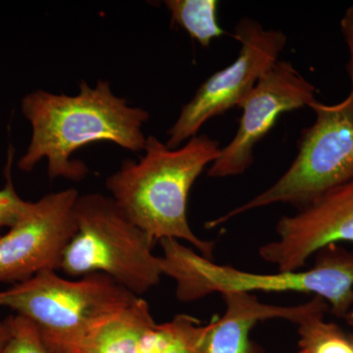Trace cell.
Masks as SVG:
<instances>
[{"label": "cell", "instance_id": "cell-1", "mask_svg": "<svg viewBox=\"0 0 353 353\" xmlns=\"http://www.w3.org/2000/svg\"><path fill=\"white\" fill-rule=\"evenodd\" d=\"M79 88L76 95L37 90L23 97L21 111L31 125L32 136L18 160L19 170L31 172L46 158L50 179L77 182L88 174L87 165L72 158L83 146L110 141L130 152H143L148 111L114 94L108 81H99L95 88L83 81Z\"/></svg>", "mask_w": 353, "mask_h": 353}, {"label": "cell", "instance_id": "cell-2", "mask_svg": "<svg viewBox=\"0 0 353 353\" xmlns=\"http://www.w3.org/2000/svg\"><path fill=\"white\" fill-rule=\"evenodd\" d=\"M221 148L206 134H196L175 150L150 136L145 154L138 161L124 160L106 179V189L127 217L155 243L185 241L213 260L214 243L202 240L190 226L188 201L192 185L219 157Z\"/></svg>", "mask_w": 353, "mask_h": 353}, {"label": "cell", "instance_id": "cell-3", "mask_svg": "<svg viewBox=\"0 0 353 353\" xmlns=\"http://www.w3.org/2000/svg\"><path fill=\"white\" fill-rule=\"evenodd\" d=\"M163 276L176 283V296L192 303L219 292H299L321 297L330 312L345 319L353 305V250L340 245L323 248L308 270L254 273L215 263L182 241H159Z\"/></svg>", "mask_w": 353, "mask_h": 353}, {"label": "cell", "instance_id": "cell-4", "mask_svg": "<svg viewBox=\"0 0 353 353\" xmlns=\"http://www.w3.org/2000/svg\"><path fill=\"white\" fill-rule=\"evenodd\" d=\"M76 231L62 255L59 270L70 277L103 274L141 296L161 280L155 241L132 223L111 196H79Z\"/></svg>", "mask_w": 353, "mask_h": 353}, {"label": "cell", "instance_id": "cell-5", "mask_svg": "<svg viewBox=\"0 0 353 353\" xmlns=\"http://www.w3.org/2000/svg\"><path fill=\"white\" fill-rule=\"evenodd\" d=\"M139 296L103 274L69 280L46 270L0 290V307L16 311L41 330L48 353L78 343Z\"/></svg>", "mask_w": 353, "mask_h": 353}, {"label": "cell", "instance_id": "cell-6", "mask_svg": "<svg viewBox=\"0 0 353 353\" xmlns=\"http://www.w3.org/2000/svg\"><path fill=\"white\" fill-rule=\"evenodd\" d=\"M309 108L314 111L315 122L303 130L289 169L268 189L206 226H222L243 213L272 204H292L299 209L352 180V90L339 103L327 105L317 101Z\"/></svg>", "mask_w": 353, "mask_h": 353}, {"label": "cell", "instance_id": "cell-7", "mask_svg": "<svg viewBox=\"0 0 353 353\" xmlns=\"http://www.w3.org/2000/svg\"><path fill=\"white\" fill-rule=\"evenodd\" d=\"M234 37L240 41L238 57L226 68L209 77L183 106L178 119L167 132L166 145L172 150L196 136L208 121L239 108L261 76L275 64L287 44L279 30H265L253 19H241Z\"/></svg>", "mask_w": 353, "mask_h": 353}, {"label": "cell", "instance_id": "cell-8", "mask_svg": "<svg viewBox=\"0 0 353 353\" xmlns=\"http://www.w3.org/2000/svg\"><path fill=\"white\" fill-rule=\"evenodd\" d=\"M78 190L51 192L29 202L8 232L0 234V283L24 282L46 270H58L76 231Z\"/></svg>", "mask_w": 353, "mask_h": 353}, {"label": "cell", "instance_id": "cell-9", "mask_svg": "<svg viewBox=\"0 0 353 353\" xmlns=\"http://www.w3.org/2000/svg\"><path fill=\"white\" fill-rule=\"evenodd\" d=\"M317 90L289 61L278 60L259 79L241 102L239 129L233 139L221 148L208 176L221 179L241 175L253 163L260 143L284 113L310 108Z\"/></svg>", "mask_w": 353, "mask_h": 353}, {"label": "cell", "instance_id": "cell-10", "mask_svg": "<svg viewBox=\"0 0 353 353\" xmlns=\"http://www.w3.org/2000/svg\"><path fill=\"white\" fill-rule=\"evenodd\" d=\"M276 240L259 248L278 271L301 270L323 248L353 243V179L279 220Z\"/></svg>", "mask_w": 353, "mask_h": 353}, {"label": "cell", "instance_id": "cell-11", "mask_svg": "<svg viewBox=\"0 0 353 353\" xmlns=\"http://www.w3.org/2000/svg\"><path fill=\"white\" fill-rule=\"evenodd\" d=\"M222 296L224 313L203 325L201 353H254L250 336L257 323L283 319L299 325L304 318L328 304L318 296L292 306L261 303L256 296L246 292H225Z\"/></svg>", "mask_w": 353, "mask_h": 353}, {"label": "cell", "instance_id": "cell-12", "mask_svg": "<svg viewBox=\"0 0 353 353\" xmlns=\"http://www.w3.org/2000/svg\"><path fill=\"white\" fill-rule=\"evenodd\" d=\"M164 3L172 24L185 30L203 48L226 34L218 23L219 2L216 0H166Z\"/></svg>", "mask_w": 353, "mask_h": 353}, {"label": "cell", "instance_id": "cell-13", "mask_svg": "<svg viewBox=\"0 0 353 353\" xmlns=\"http://www.w3.org/2000/svg\"><path fill=\"white\" fill-rule=\"evenodd\" d=\"M329 305L304 318L297 325L299 353H353V332L345 333L334 323L327 322Z\"/></svg>", "mask_w": 353, "mask_h": 353}, {"label": "cell", "instance_id": "cell-14", "mask_svg": "<svg viewBox=\"0 0 353 353\" xmlns=\"http://www.w3.org/2000/svg\"><path fill=\"white\" fill-rule=\"evenodd\" d=\"M202 331L203 325L196 318L176 315L153 328L150 353H201Z\"/></svg>", "mask_w": 353, "mask_h": 353}, {"label": "cell", "instance_id": "cell-15", "mask_svg": "<svg viewBox=\"0 0 353 353\" xmlns=\"http://www.w3.org/2000/svg\"><path fill=\"white\" fill-rule=\"evenodd\" d=\"M6 321L9 334L1 353H48L41 330L32 320L16 314Z\"/></svg>", "mask_w": 353, "mask_h": 353}, {"label": "cell", "instance_id": "cell-16", "mask_svg": "<svg viewBox=\"0 0 353 353\" xmlns=\"http://www.w3.org/2000/svg\"><path fill=\"white\" fill-rule=\"evenodd\" d=\"M14 160V148H9L7 163L4 168L6 185L0 190V234L4 228H10L17 222L20 216L25 212L30 201L21 199L16 192L11 175Z\"/></svg>", "mask_w": 353, "mask_h": 353}, {"label": "cell", "instance_id": "cell-17", "mask_svg": "<svg viewBox=\"0 0 353 353\" xmlns=\"http://www.w3.org/2000/svg\"><path fill=\"white\" fill-rule=\"evenodd\" d=\"M341 32L347 41L348 50H350V62L347 69L352 82V90L353 92V4L345 11L343 19L341 21Z\"/></svg>", "mask_w": 353, "mask_h": 353}, {"label": "cell", "instance_id": "cell-18", "mask_svg": "<svg viewBox=\"0 0 353 353\" xmlns=\"http://www.w3.org/2000/svg\"><path fill=\"white\" fill-rule=\"evenodd\" d=\"M8 326L6 320L0 322V353H1L2 347H3L4 343L8 338Z\"/></svg>", "mask_w": 353, "mask_h": 353}, {"label": "cell", "instance_id": "cell-19", "mask_svg": "<svg viewBox=\"0 0 353 353\" xmlns=\"http://www.w3.org/2000/svg\"><path fill=\"white\" fill-rule=\"evenodd\" d=\"M345 320L347 321L348 325L353 327V305L352 309H350V312H348L347 315L345 316Z\"/></svg>", "mask_w": 353, "mask_h": 353}, {"label": "cell", "instance_id": "cell-20", "mask_svg": "<svg viewBox=\"0 0 353 353\" xmlns=\"http://www.w3.org/2000/svg\"><path fill=\"white\" fill-rule=\"evenodd\" d=\"M0 322H1V321H0Z\"/></svg>", "mask_w": 353, "mask_h": 353}]
</instances>
